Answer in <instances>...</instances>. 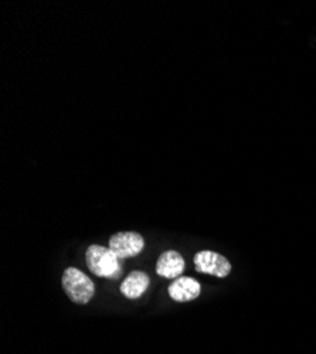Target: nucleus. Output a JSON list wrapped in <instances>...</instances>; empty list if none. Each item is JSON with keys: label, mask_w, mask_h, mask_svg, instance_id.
Wrapping results in <instances>:
<instances>
[{"label": "nucleus", "mask_w": 316, "mask_h": 354, "mask_svg": "<svg viewBox=\"0 0 316 354\" xmlns=\"http://www.w3.org/2000/svg\"><path fill=\"white\" fill-rule=\"evenodd\" d=\"M167 292L171 301H175L178 304H185L192 302L200 297V293H202V285L190 277H179L170 283Z\"/></svg>", "instance_id": "39448f33"}, {"label": "nucleus", "mask_w": 316, "mask_h": 354, "mask_svg": "<svg viewBox=\"0 0 316 354\" xmlns=\"http://www.w3.org/2000/svg\"><path fill=\"white\" fill-rule=\"evenodd\" d=\"M85 262L89 270L100 278H117L121 274L120 258L115 255L109 247L90 245L85 251Z\"/></svg>", "instance_id": "f03ea898"}, {"label": "nucleus", "mask_w": 316, "mask_h": 354, "mask_svg": "<svg viewBox=\"0 0 316 354\" xmlns=\"http://www.w3.org/2000/svg\"><path fill=\"white\" fill-rule=\"evenodd\" d=\"M145 248V239L135 231H121L109 239V250L120 259L138 257Z\"/></svg>", "instance_id": "7ed1b4c3"}, {"label": "nucleus", "mask_w": 316, "mask_h": 354, "mask_svg": "<svg viewBox=\"0 0 316 354\" xmlns=\"http://www.w3.org/2000/svg\"><path fill=\"white\" fill-rule=\"evenodd\" d=\"M62 286L68 299L75 305H87L95 295V285L82 271L67 268L62 277Z\"/></svg>", "instance_id": "f257e3e1"}, {"label": "nucleus", "mask_w": 316, "mask_h": 354, "mask_svg": "<svg viewBox=\"0 0 316 354\" xmlns=\"http://www.w3.org/2000/svg\"><path fill=\"white\" fill-rule=\"evenodd\" d=\"M149 283H151V278L147 272L133 271L124 279V282L120 286V290L127 299L133 301V299H139L142 295L148 290Z\"/></svg>", "instance_id": "0eeeda50"}, {"label": "nucleus", "mask_w": 316, "mask_h": 354, "mask_svg": "<svg viewBox=\"0 0 316 354\" xmlns=\"http://www.w3.org/2000/svg\"><path fill=\"white\" fill-rule=\"evenodd\" d=\"M185 258L180 252L175 250H169L160 254L156 262V274L166 279H176L185 271Z\"/></svg>", "instance_id": "423d86ee"}, {"label": "nucleus", "mask_w": 316, "mask_h": 354, "mask_svg": "<svg viewBox=\"0 0 316 354\" xmlns=\"http://www.w3.org/2000/svg\"><path fill=\"white\" fill-rule=\"evenodd\" d=\"M193 261L194 270L200 274L225 278L232 272V263H230V261L224 255L214 251H198Z\"/></svg>", "instance_id": "20e7f679"}]
</instances>
